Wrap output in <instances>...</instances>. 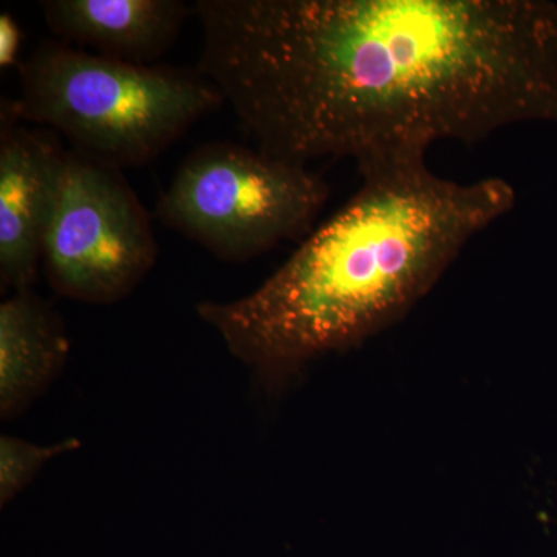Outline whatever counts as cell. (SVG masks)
I'll use <instances>...</instances> for the list:
<instances>
[{"instance_id": "1", "label": "cell", "mask_w": 557, "mask_h": 557, "mask_svg": "<svg viewBox=\"0 0 557 557\" xmlns=\"http://www.w3.org/2000/svg\"><path fill=\"white\" fill-rule=\"evenodd\" d=\"M199 69L258 149L309 166L474 145L557 119V10L534 0H199Z\"/></svg>"}, {"instance_id": "2", "label": "cell", "mask_w": 557, "mask_h": 557, "mask_svg": "<svg viewBox=\"0 0 557 557\" xmlns=\"http://www.w3.org/2000/svg\"><path fill=\"white\" fill-rule=\"evenodd\" d=\"M358 171L357 193L260 287L230 302L197 304L230 354L273 391L314 359L406 318L518 200L505 178L440 177L424 153L364 161Z\"/></svg>"}, {"instance_id": "3", "label": "cell", "mask_w": 557, "mask_h": 557, "mask_svg": "<svg viewBox=\"0 0 557 557\" xmlns=\"http://www.w3.org/2000/svg\"><path fill=\"white\" fill-rule=\"evenodd\" d=\"M21 121L58 132L72 148L120 168L145 166L225 104L199 69L134 64L61 40L20 62Z\"/></svg>"}, {"instance_id": "4", "label": "cell", "mask_w": 557, "mask_h": 557, "mask_svg": "<svg viewBox=\"0 0 557 557\" xmlns=\"http://www.w3.org/2000/svg\"><path fill=\"white\" fill-rule=\"evenodd\" d=\"M330 197L309 166L214 141L194 149L161 194L156 218L225 262H247L317 228Z\"/></svg>"}, {"instance_id": "5", "label": "cell", "mask_w": 557, "mask_h": 557, "mask_svg": "<svg viewBox=\"0 0 557 557\" xmlns=\"http://www.w3.org/2000/svg\"><path fill=\"white\" fill-rule=\"evenodd\" d=\"M157 259L152 220L123 170L69 149L42 251L54 293L112 306L135 292Z\"/></svg>"}, {"instance_id": "6", "label": "cell", "mask_w": 557, "mask_h": 557, "mask_svg": "<svg viewBox=\"0 0 557 557\" xmlns=\"http://www.w3.org/2000/svg\"><path fill=\"white\" fill-rule=\"evenodd\" d=\"M67 150L53 132L22 126L10 98L0 106V287L32 289L60 194Z\"/></svg>"}, {"instance_id": "7", "label": "cell", "mask_w": 557, "mask_h": 557, "mask_svg": "<svg viewBox=\"0 0 557 557\" xmlns=\"http://www.w3.org/2000/svg\"><path fill=\"white\" fill-rule=\"evenodd\" d=\"M40 9L61 42L148 65L174 46L190 13L182 0H46Z\"/></svg>"}, {"instance_id": "8", "label": "cell", "mask_w": 557, "mask_h": 557, "mask_svg": "<svg viewBox=\"0 0 557 557\" xmlns=\"http://www.w3.org/2000/svg\"><path fill=\"white\" fill-rule=\"evenodd\" d=\"M70 339L60 314L33 289L0 304V417L20 418L67 364Z\"/></svg>"}, {"instance_id": "9", "label": "cell", "mask_w": 557, "mask_h": 557, "mask_svg": "<svg viewBox=\"0 0 557 557\" xmlns=\"http://www.w3.org/2000/svg\"><path fill=\"white\" fill-rule=\"evenodd\" d=\"M81 448L78 438H65L42 446L27 440L2 435L0 438V505L7 507L25 490L44 465Z\"/></svg>"}, {"instance_id": "10", "label": "cell", "mask_w": 557, "mask_h": 557, "mask_svg": "<svg viewBox=\"0 0 557 557\" xmlns=\"http://www.w3.org/2000/svg\"><path fill=\"white\" fill-rule=\"evenodd\" d=\"M24 42V32L10 13L0 14V67L17 64Z\"/></svg>"}]
</instances>
